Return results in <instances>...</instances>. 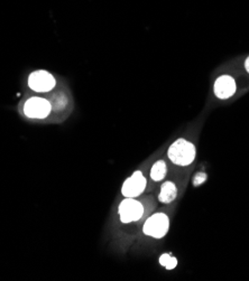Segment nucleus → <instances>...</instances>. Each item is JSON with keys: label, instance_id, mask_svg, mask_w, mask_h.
I'll list each match as a JSON object with an SVG mask.
<instances>
[{"label": "nucleus", "instance_id": "1", "mask_svg": "<svg viewBox=\"0 0 249 281\" xmlns=\"http://www.w3.org/2000/svg\"><path fill=\"white\" fill-rule=\"evenodd\" d=\"M169 158L179 166H188L195 158V147L185 139H179L169 149Z\"/></svg>", "mask_w": 249, "mask_h": 281}, {"label": "nucleus", "instance_id": "2", "mask_svg": "<svg viewBox=\"0 0 249 281\" xmlns=\"http://www.w3.org/2000/svg\"><path fill=\"white\" fill-rule=\"evenodd\" d=\"M170 228L169 217L164 213H156L150 216L145 222L144 233L148 237H153L155 239H162L166 236Z\"/></svg>", "mask_w": 249, "mask_h": 281}, {"label": "nucleus", "instance_id": "3", "mask_svg": "<svg viewBox=\"0 0 249 281\" xmlns=\"http://www.w3.org/2000/svg\"><path fill=\"white\" fill-rule=\"evenodd\" d=\"M144 214V207L141 202L134 199L123 200L119 205V216L122 223H132L141 220Z\"/></svg>", "mask_w": 249, "mask_h": 281}, {"label": "nucleus", "instance_id": "4", "mask_svg": "<svg viewBox=\"0 0 249 281\" xmlns=\"http://www.w3.org/2000/svg\"><path fill=\"white\" fill-rule=\"evenodd\" d=\"M51 110V103L42 98H30L24 106L25 114L32 119H44L49 116Z\"/></svg>", "mask_w": 249, "mask_h": 281}, {"label": "nucleus", "instance_id": "5", "mask_svg": "<svg viewBox=\"0 0 249 281\" xmlns=\"http://www.w3.org/2000/svg\"><path fill=\"white\" fill-rule=\"evenodd\" d=\"M145 189H146V178L141 171H135L129 178L124 180L121 193L127 199H135L141 195Z\"/></svg>", "mask_w": 249, "mask_h": 281}, {"label": "nucleus", "instance_id": "6", "mask_svg": "<svg viewBox=\"0 0 249 281\" xmlns=\"http://www.w3.org/2000/svg\"><path fill=\"white\" fill-rule=\"evenodd\" d=\"M28 85L36 92H49L55 86V79L46 71H36L29 75Z\"/></svg>", "mask_w": 249, "mask_h": 281}, {"label": "nucleus", "instance_id": "7", "mask_svg": "<svg viewBox=\"0 0 249 281\" xmlns=\"http://www.w3.org/2000/svg\"><path fill=\"white\" fill-rule=\"evenodd\" d=\"M215 95L222 99V100H226V99H229L235 95L236 92V82L229 75H222L220 77H218L215 86Z\"/></svg>", "mask_w": 249, "mask_h": 281}, {"label": "nucleus", "instance_id": "8", "mask_svg": "<svg viewBox=\"0 0 249 281\" xmlns=\"http://www.w3.org/2000/svg\"><path fill=\"white\" fill-rule=\"evenodd\" d=\"M176 195H178L176 186L172 181H166V183L162 185V189H160L158 201L160 203H164V204H170V203H172L176 199Z\"/></svg>", "mask_w": 249, "mask_h": 281}, {"label": "nucleus", "instance_id": "9", "mask_svg": "<svg viewBox=\"0 0 249 281\" xmlns=\"http://www.w3.org/2000/svg\"><path fill=\"white\" fill-rule=\"evenodd\" d=\"M166 175V165L163 160H158L154 164V166L150 169V177L155 181L162 180Z\"/></svg>", "mask_w": 249, "mask_h": 281}, {"label": "nucleus", "instance_id": "10", "mask_svg": "<svg viewBox=\"0 0 249 281\" xmlns=\"http://www.w3.org/2000/svg\"><path fill=\"white\" fill-rule=\"evenodd\" d=\"M159 263L168 270H172L176 267V264H178V260L171 256V253H164L163 256L159 258Z\"/></svg>", "mask_w": 249, "mask_h": 281}, {"label": "nucleus", "instance_id": "11", "mask_svg": "<svg viewBox=\"0 0 249 281\" xmlns=\"http://www.w3.org/2000/svg\"><path fill=\"white\" fill-rule=\"evenodd\" d=\"M208 178V176L205 173H198V174H195L194 177H193V185L194 186H200L201 184H203L204 181L206 180Z\"/></svg>", "mask_w": 249, "mask_h": 281}, {"label": "nucleus", "instance_id": "12", "mask_svg": "<svg viewBox=\"0 0 249 281\" xmlns=\"http://www.w3.org/2000/svg\"><path fill=\"white\" fill-rule=\"evenodd\" d=\"M245 67H246L247 72L249 73V56L247 57V60H246V62H245Z\"/></svg>", "mask_w": 249, "mask_h": 281}]
</instances>
